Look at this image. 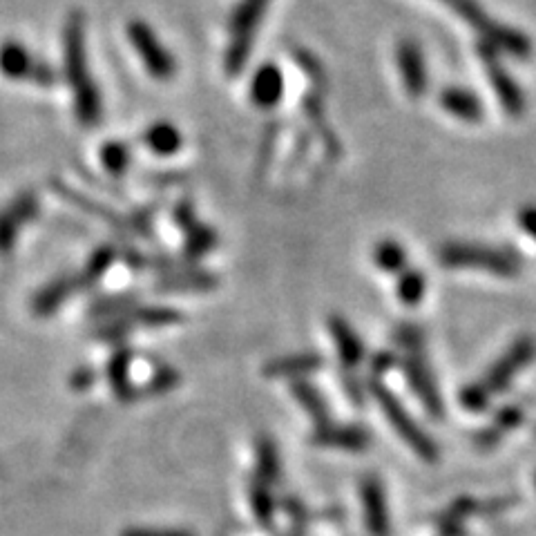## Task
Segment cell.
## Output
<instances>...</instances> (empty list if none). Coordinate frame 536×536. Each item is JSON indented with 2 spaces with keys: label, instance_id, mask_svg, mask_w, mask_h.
Instances as JSON below:
<instances>
[{
  "label": "cell",
  "instance_id": "obj_32",
  "mask_svg": "<svg viewBox=\"0 0 536 536\" xmlns=\"http://www.w3.org/2000/svg\"><path fill=\"white\" fill-rule=\"evenodd\" d=\"M445 5H449L454 9V12H458L461 16H465V21H469L476 27H483L485 25V16L481 14V9H478L472 0H443Z\"/></svg>",
  "mask_w": 536,
  "mask_h": 536
},
{
  "label": "cell",
  "instance_id": "obj_25",
  "mask_svg": "<svg viewBox=\"0 0 536 536\" xmlns=\"http://www.w3.org/2000/svg\"><path fill=\"white\" fill-rule=\"evenodd\" d=\"M251 507L257 523L262 528H273V519H275V499L271 494V485H266L264 481H257L251 485Z\"/></svg>",
  "mask_w": 536,
  "mask_h": 536
},
{
  "label": "cell",
  "instance_id": "obj_1",
  "mask_svg": "<svg viewBox=\"0 0 536 536\" xmlns=\"http://www.w3.org/2000/svg\"><path fill=\"white\" fill-rule=\"evenodd\" d=\"M63 74L74 94V112L81 126L92 128L101 121V94L92 79L85 52V23L81 14H70L63 30Z\"/></svg>",
  "mask_w": 536,
  "mask_h": 536
},
{
  "label": "cell",
  "instance_id": "obj_36",
  "mask_svg": "<svg viewBox=\"0 0 536 536\" xmlns=\"http://www.w3.org/2000/svg\"><path fill=\"white\" fill-rule=\"evenodd\" d=\"M175 222L184 228V231H190L197 224V217L193 213V206L188 204V201H184V204H179L175 208Z\"/></svg>",
  "mask_w": 536,
  "mask_h": 536
},
{
  "label": "cell",
  "instance_id": "obj_34",
  "mask_svg": "<svg viewBox=\"0 0 536 536\" xmlns=\"http://www.w3.org/2000/svg\"><path fill=\"white\" fill-rule=\"evenodd\" d=\"M396 342L400 347H405L409 353L420 351V347H423V331L418 327H411V324H405V327H400L396 331Z\"/></svg>",
  "mask_w": 536,
  "mask_h": 536
},
{
  "label": "cell",
  "instance_id": "obj_4",
  "mask_svg": "<svg viewBox=\"0 0 536 536\" xmlns=\"http://www.w3.org/2000/svg\"><path fill=\"white\" fill-rule=\"evenodd\" d=\"M371 391L376 396L382 414L396 429L398 436L414 449V452L423 458V461H436L438 458V445L434 443L432 436H427L414 418L407 414V409L402 407V402L391 394V391L382 385V382H371Z\"/></svg>",
  "mask_w": 536,
  "mask_h": 536
},
{
  "label": "cell",
  "instance_id": "obj_19",
  "mask_svg": "<svg viewBox=\"0 0 536 536\" xmlns=\"http://www.w3.org/2000/svg\"><path fill=\"white\" fill-rule=\"evenodd\" d=\"M440 105L443 110L454 114V117L463 121H478L481 119V103L476 101L472 92L458 90V88H445L440 94Z\"/></svg>",
  "mask_w": 536,
  "mask_h": 536
},
{
  "label": "cell",
  "instance_id": "obj_12",
  "mask_svg": "<svg viewBox=\"0 0 536 536\" xmlns=\"http://www.w3.org/2000/svg\"><path fill=\"white\" fill-rule=\"evenodd\" d=\"M313 443L322 447H335V449H349V452H362L371 443V436L367 429L356 425H331L324 423L318 425L313 434Z\"/></svg>",
  "mask_w": 536,
  "mask_h": 536
},
{
  "label": "cell",
  "instance_id": "obj_30",
  "mask_svg": "<svg viewBox=\"0 0 536 536\" xmlns=\"http://www.w3.org/2000/svg\"><path fill=\"white\" fill-rule=\"evenodd\" d=\"M188 233V242H186V255L188 257H201L206 255L210 248H213L217 244V235L213 228L208 226H201L199 222L190 228Z\"/></svg>",
  "mask_w": 536,
  "mask_h": 536
},
{
  "label": "cell",
  "instance_id": "obj_33",
  "mask_svg": "<svg viewBox=\"0 0 536 536\" xmlns=\"http://www.w3.org/2000/svg\"><path fill=\"white\" fill-rule=\"evenodd\" d=\"M179 382V376H177V371H172L168 367H161L155 376H152V380L148 382V391L150 394H164V391L172 389Z\"/></svg>",
  "mask_w": 536,
  "mask_h": 536
},
{
  "label": "cell",
  "instance_id": "obj_8",
  "mask_svg": "<svg viewBox=\"0 0 536 536\" xmlns=\"http://www.w3.org/2000/svg\"><path fill=\"white\" fill-rule=\"evenodd\" d=\"M38 215V197L34 193L18 195L12 204L0 210V255L14 251L21 228Z\"/></svg>",
  "mask_w": 536,
  "mask_h": 536
},
{
  "label": "cell",
  "instance_id": "obj_21",
  "mask_svg": "<svg viewBox=\"0 0 536 536\" xmlns=\"http://www.w3.org/2000/svg\"><path fill=\"white\" fill-rule=\"evenodd\" d=\"M521 420H523V411L519 407H505L501 414H496L492 423L476 436V445L494 447L507 432H512L516 425H521Z\"/></svg>",
  "mask_w": 536,
  "mask_h": 536
},
{
  "label": "cell",
  "instance_id": "obj_2",
  "mask_svg": "<svg viewBox=\"0 0 536 536\" xmlns=\"http://www.w3.org/2000/svg\"><path fill=\"white\" fill-rule=\"evenodd\" d=\"M268 3H271V0H239L237 7L233 9L224 56V67L228 76H237L244 70Z\"/></svg>",
  "mask_w": 536,
  "mask_h": 536
},
{
  "label": "cell",
  "instance_id": "obj_10",
  "mask_svg": "<svg viewBox=\"0 0 536 536\" xmlns=\"http://www.w3.org/2000/svg\"><path fill=\"white\" fill-rule=\"evenodd\" d=\"M396 63L400 70L402 85L411 99L423 97L427 90V72H425V59L423 50H420L416 41H400L396 47Z\"/></svg>",
  "mask_w": 536,
  "mask_h": 536
},
{
  "label": "cell",
  "instance_id": "obj_24",
  "mask_svg": "<svg viewBox=\"0 0 536 536\" xmlns=\"http://www.w3.org/2000/svg\"><path fill=\"white\" fill-rule=\"evenodd\" d=\"M117 260V251L112 246H101L97 251L92 253V257L85 264L83 273L79 275V284L81 289H90L92 284H97L101 277L110 271V266Z\"/></svg>",
  "mask_w": 536,
  "mask_h": 536
},
{
  "label": "cell",
  "instance_id": "obj_6",
  "mask_svg": "<svg viewBox=\"0 0 536 536\" xmlns=\"http://www.w3.org/2000/svg\"><path fill=\"white\" fill-rule=\"evenodd\" d=\"M128 38L152 79L170 81L172 76H175L177 72L175 59H172L168 47L159 41L155 30H152L148 23L132 21L128 25Z\"/></svg>",
  "mask_w": 536,
  "mask_h": 536
},
{
  "label": "cell",
  "instance_id": "obj_26",
  "mask_svg": "<svg viewBox=\"0 0 536 536\" xmlns=\"http://www.w3.org/2000/svg\"><path fill=\"white\" fill-rule=\"evenodd\" d=\"M373 262L385 273H398L407 264L405 248H402L396 239H382V242L373 248Z\"/></svg>",
  "mask_w": 536,
  "mask_h": 536
},
{
  "label": "cell",
  "instance_id": "obj_28",
  "mask_svg": "<svg viewBox=\"0 0 536 536\" xmlns=\"http://www.w3.org/2000/svg\"><path fill=\"white\" fill-rule=\"evenodd\" d=\"M130 161H132V152L126 143L110 141L101 148V164L112 177H121L123 172H128Z\"/></svg>",
  "mask_w": 536,
  "mask_h": 536
},
{
  "label": "cell",
  "instance_id": "obj_38",
  "mask_svg": "<svg viewBox=\"0 0 536 536\" xmlns=\"http://www.w3.org/2000/svg\"><path fill=\"white\" fill-rule=\"evenodd\" d=\"M92 382H94V371H92V369H79V371H74V373H72V378H70V385H72L74 389H79V391L88 389V387L92 385Z\"/></svg>",
  "mask_w": 536,
  "mask_h": 536
},
{
  "label": "cell",
  "instance_id": "obj_9",
  "mask_svg": "<svg viewBox=\"0 0 536 536\" xmlns=\"http://www.w3.org/2000/svg\"><path fill=\"white\" fill-rule=\"evenodd\" d=\"M405 373L407 382L429 411V416L443 418V398L438 394V385L432 376V369H429L425 358L420 356V351L409 353L405 358Z\"/></svg>",
  "mask_w": 536,
  "mask_h": 536
},
{
  "label": "cell",
  "instance_id": "obj_16",
  "mask_svg": "<svg viewBox=\"0 0 536 536\" xmlns=\"http://www.w3.org/2000/svg\"><path fill=\"white\" fill-rule=\"evenodd\" d=\"M329 331L344 365L358 367L362 358H365V344H362V340L358 338V333L351 329V324L344 318L333 315V318L329 320Z\"/></svg>",
  "mask_w": 536,
  "mask_h": 536
},
{
  "label": "cell",
  "instance_id": "obj_11",
  "mask_svg": "<svg viewBox=\"0 0 536 536\" xmlns=\"http://www.w3.org/2000/svg\"><path fill=\"white\" fill-rule=\"evenodd\" d=\"M362 507H365V521L371 536H389V510L387 496L376 476H365L360 483Z\"/></svg>",
  "mask_w": 536,
  "mask_h": 536
},
{
  "label": "cell",
  "instance_id": "obj_20",
  "mask_svg": "<svg viewBox=\"0 0 536 536\" xmlns=\"http://www.w3.org/2000/svg\"><path fill=\"white\" fill-rule=\"evenodd\" d=\"M130 365H132V351L119 349L108 362V382L119 400L134 398V389L130 385Z\"/></svg>",
  "mask_w": 536,
  "mask_h": 536
},
{
  "label": "cell",
  "instance_id": "obj_18",
  "mask_svg": "<svg viewBox=\"0 0 536 536\" xmlns=\"http://www.w3.org/2000/svg\"><path fill=\"white\" fill-rule=\"evenodd\" d=\"M143 143L146 148L159 157H170L181 148V132L168 121H157L143 132Z\"/></svg>",
  "mask_w": 536,
  "mask_h": 536
},
{
  "label": "cell",
  "instance_id": "obj_37",
  "mask_svg": "<svg viewBox=\"0 0 536 536\" xmlns=\"http://www.w3.org/2000/svg\"><path fill=\"white\" fill-rule=\"evenodd\" d=\"M519 224L523 226L525 233H528L532 239H536V206H528L521 210Z\"/></svg>",
  "mask_w": 536,
  "mask_h": 536
},
{
  "label": "cell",
  "instance_id": "obj_13",
  "mask_svg": "<svg viewBox=\"0 0 536 536\" xmlns=\"http://www.w3.org/2000/svg\"><path fill=\"white\" fill-rule=\"evenodd\" d=\"M181 322V313L175 309H166V306H143V309H132L128 315H123L119 322L105 329L103 335L110 333H123L130 327H172V324Z\"/></svg>",
  "mask_w": 536,
  "mask_h": 536
},
{
  "label": "cell",
  "instance_id": "obj_29",
  "mask_svg": "<svg viewBox=\"0 0 536 536\" xmlns=\"http://www.w3.org/2000/svg\"><path fill=\"white\" fill-rule=\"evenodd\" d=\"M427 289V280L425 275L420 271H414V268H409L400 275L398 280V298L405 302L407 306H416L420 300H423Z\"/></svg>",
  "mask_w": 536,
  "mask_h": 536
},
{
  "label": "cell",
  "instance_id": "obj_7",
  "mask_svg": "<svg viewBox=\"0 0 536 536\" xmlns=\"http://www.w3.org/2000/svg\"><path fill=\"white\" fill-rule=\"evenodd\" d=\"M534 356H536V342L532 338H519L503 353V358L496 360L494 365L487 369L485 378H481L483 387L490 391L492 398L496 394H503V391L512 385L516 373H521L528 367Z\"/></svg>",
  "mask_w": 536,
  "mask_h": 536
},
{
  "label": "cell",
  "instance_id": "obj_35",
  "mask_svg": "<svg viewBox=\"0 0 536 536\" xmlns=\"http://www.w3.org/2000/svg\"><path fill=\"white\" fill-rule=\"evenodd\" d=\"M121 536H195V534L175 528H128L121 532Z\"/></svg>",
  "mask_w": 536,
  "mask_h": 536
},
{
  "label": "cell",
  "instance_id": "obj_14",
  "mask_svg": "<svg viewBox=\"0 0 536 536\" xmlns=\"http://www.w3.org/2000/svg\"><path fill=\"white\" fill-rule=\"evenodd\" d=\"M284 94V76L275 63H266L255 72L251 81V99L262 110H271Z\"/></svg>",
  "mask_w": 536,
  "mask_h": 536
},
{
  "label": "cell",
  "instance_id": "obj_23",
  "mask_svg": "<svg viewBox=\"0 0 536 536\" xmlns=\"http://www.w3.org/2000/svg\"><path fill=\"white\" fill-rule=\"evenodd\" d=\"M217 277L204 273V271H188L181 275H172L161 280L157 289L164 293H175V291H210L215 289Z\"/></svg>",
  "mask_w": 536,
  "mask_h": 536
},
{
  "label": "cell",
  "instance_id": "obj_3",
  "mask_svg": "<svg viewBox=\"0 0 536 536\" xmlns=\"http://www.w3.org/2000/svg\"><path fill=\"white\" fill-rule=\"evenodd\" d=\"M438 257L449 268H474V271H485L499 277H514L519 273V262L510 253L492 246L452 242L440 248Z\"/></svg>",
  "mask_w": 536,
  "mask_h": 536
},
{
  "label": "cell",
  "instance_id": "obj_39",
  "mask_svg": "<svg viewBox=\"0 0 536 536\" xmlns=\"http://www.w3.org/2000/svg\"><path fill=\"white\" fill-rule=\"evenodd\" d=\"M391 365H394V358L389 356V353H382L380 358H376V362H373V371L376 373H382L385 369H389Z\"/></svg>",
  "mask_w": 536,
  "mask_h": 536
},
{
  "label": "cell",
  "instance_id": "obj_15",
  "mask_svg": "<svg viewBox=\"0 0 536 536\" xmlns=\"http://www.w3.org/2000/svg\"><path fill=\"white\" fill-rule=\"evenodd\" d=\"M76 291H81L79 275H61L54 282L43 286L41 291L34 295L32 311L36 315H52L61 309L67 298H72Z\"/></svg>",
  "mask_w": 536,
  "mask_h": 536
},
{
  "label": "cell",
  "instance_id": "obj_27",
  "mask_svg": "<svg viewBox=\"0 0 536 536\" xmlns=\"http://www.w3.org/2000/svg\"><path fill=\"white\" fill-rule=\"evenodd\" d=\"M257 469H260V481L273 485L280 478V454L271 438H260L257 443Z\"/></svg>",
  "mask_w": 536,
  "mask_h": 536
},
{
  "label": "cell",
  "instance_id": "obj_22",
  "mask_svg": "<svg viewBox=\"0 0 536 536\" xmlns=\"http://www.w3.org/2000/svg\"><path fill=\"white\" fill-rule=\"evenodd\" d=\"M291 391H293V398L298 400L306 411H309V416L315 420V423H318V425L331 423L327 400H324V396L311 385V382H306V380L293 382Z\"/></svg>",
  "mask_w": 536,
  "mask_h": 536
},
{
  "label": "cell",
  "instance_id": "obj_17",
  "mask_svg": "<svg viewBox=\"0 0 536 536\" xmlns=\"http://www.w3.org/2000/svg\"><path fill=\"white\" fill-rule=\"evenodd\" d=\"M324 367V360L318 353H300V356L291 358H277L268 362L264 373L268 378H302L311 376V373L320 371Z\"/></svg>",
  "mask_w": 536,
  "mask_h": 536
},
{
  "label": "cell",
  "instance_id": "obj_31",
  "mask_svg": "<svg viewBox=\"0 0 536 536\" xmlns=\"http://www.w3.org/2000/svg\"><path fill=\"white\" fill-rule=\"evenodd\" d=\"M490 402H492L490 391L483 387L481 380L472 382V385H467L461 391V405L467 411H472V414H481V411H485L487 407H490Z\"/></svg>",
  "mask_w": 536,
  "mask_h": 536
},
{
  "label": "cell",
  "instance_id": "obj_5",
  "mask_svg": "<svg viewBox=\"0 0 536 536\" xmlns=\"http://www.w3.org/2000/svg\"><path fill=\"white\" fill-rule=\"evenodd\" d=\"M0 76L14 83H34L50 88L56 83V74L50 65L32 54L30 47L21 41L0 43Z\"/></svg>",
  "mask_w": 536,
  "mask_h": 536
}]
</instances>
